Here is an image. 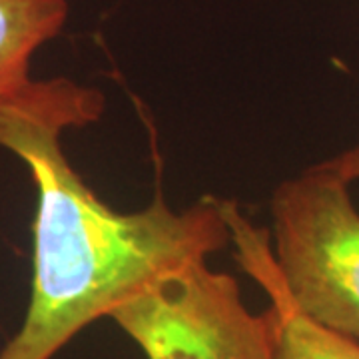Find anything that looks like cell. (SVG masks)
Instances as JSON below:
<instances>
[{"instance_id": "5b68a950", "label": "cell", "mask_w": 359, "mask_h": 359, "mask_svg": "<svg viewBox=\"0 0 359 359\" xmlns=\"http://www.w3.org/2000/svg\"><path fill=\"white\" fill-rule=\"evenodd\" d=\"M68 0H0V102L34 78V54L65 30Z\"/></svg>"}, {"instance_id": "7a4b0ae2", "label": "cell", "mask_w": 359, "mask_h": 359, "mask_svg": "<svg viewBox=\"0 0 359 359\" xmlns=\"http://www.w3.org/2000/svg\"><path fill=\"white\" fill-rule=\"evenodd\" d=\"M349 186L323 164L282 182L269 200L271 257L295 308L359 341V210Z\"/></svg>"}, {"instance_id": "277c9868", "label": "cell", "mask_w": 359, "mask_h": 359, "mask_svg": "<svg viewBox=\"0 0 359 359\" xmlns=\"http://www.w3.org/2000/svg\"><path fill=\"white\" fill-rule=\"evenodd\" d=\"M226 216L242 266L266 290L271 302L276 359H359V341L309 320L292 304L278 280L266 233L252 228L233 202H226Z\"/></svg>"}, {"instance_id": "3957f363", "label": "cell", "mask_w": 359, "mask_h": 359, "mask_svg": "<svg viewBox=\"0 0 359 359\" xmlns=\"http://www.w3.org/2000/svg\"><path fill=\"white\" fill-rule=\"evenodd\" d=\"M110 320L146 359H276L271 311L254 313L236 278L205 259L162 276Z\"/></svg>"}, {"instance_id": "8992f818", "label": "cell", "mask_w": 359, "mask_h": 359, "mask_svg": "<svg viewBox=\"0 0 359 359\" xmlns=\"http://www.w3.org/2000/svg\"><path fill=\"white\" fill-rule=\"evenodd\" d=\"M325 168H330L332 172H335L339 178H344L349 184L358 182L359 180V142L355 146L347 148L344 152H339L337 156H332L327 160L321 162Z\"/></svg>"}, {"instance_id": "6da1fadb", "label": "cell", "mask_w": 359, "mask_h": 359, "mask_svg": "<svg viewBox=\"0 0 359 359\" xmlns=\"http://www.w3.org/2000/svg\"><path fill=\"white\" fill-rule=\"evenodd\" d=\"M102 112V92L68 78L32 80L0 102V148L25 164L36 188L30 299L0 359H52L150 283L231 242L222 200L174 212L158 194L122 214L90 190L62 136Z\"/></svg>"}]
</instances>
